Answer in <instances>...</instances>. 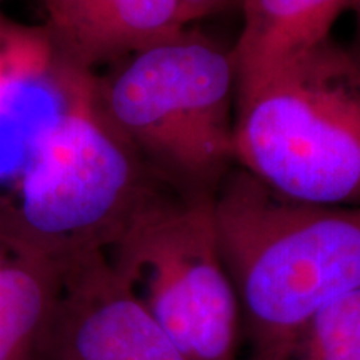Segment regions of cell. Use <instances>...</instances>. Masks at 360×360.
<instances>
[{
    "instance_id": "5",
    "label": "cell",
    "mask_w": 360,
    "mask_h": 360,
    "mask_svg": "<svg viewBox=\"0 0 360 360\" xmlns=\"http://www.w3.org/2000/svg\"><path fill=\"white\" fill-rule=\"evenodd\" d=\"M187 360H236L242 319L220 254L212 197L157 186L103 250Z\"/></svg>"
},
{
    "instance_id": "10",
    "label": "cell",
    "mask_w": 360,
    "mask_h": 360,
    "mask_svg": "<svg viewBox=\"0 0 360 360\" xmlns=\"http://www.w3.org/2000/svg\"><path fill=\"white\" fill-rule=\"evenodd\" d=\"M289 360H360V289L319 309L300 328Z\"/></svg>"
},
{
    "instance_id": "8",
    "label": "cell",
    "mask_w": 360,
    "mask_h": 360,
    "mask_svg": "<svg viewBox=\"0 0 360 360\" xmlns=\"http://www.w3.org/2000/svg\"><path fill=\"white\" fill-rule=\"evenodd\" d=\"M352 0H244V27L232 47L237 96L330 39Z\"/></svg>"
},
{
    "instance_id": "2",
    "label": "cell",
    "mask_w": 360,
    "mask_h": 360,
    "mask_svg": "<svg viewBox=\"0 0 360 360\" xmlns=\"http://www.w3.org/2000/svg\"><path fill=\"white\" fill-rule=\"evenodd\" d=\"M57 102L0 231L62 260L105 250L160 180L103 112L97 74L60 62Z\"/></svg>"
},
{
    "instance_id": "4",
    "label": "cell",
    "mask_w": 360,
    "mask_h": 360,
    "mask_svg": "<svg viewBox=\"0 0 360 360\" xmlns=\"http://www.w3.org/2000/svg\"><path fill=\"white\" fill-rule=\"evenodd\" d=\"M236 165L270 191L360 205V70L327 39L236 97Z\"/></svg>"
},
{
    "instance_id": "9",
    "label": "cell",
    "mask_w": 360,
    "mask_h": 360,
    "mask_svg": "<svg viewBox=\"0 0 360 360\" xmlns=\"http://www.w3.org/2000/svg\"><path fill=\"white\" fill-rule=\"evenodd\" d=\"M62 285V262L0 231V360H34Z\"/></svg>"
},
{
    "instance_id": "1",
    "label": "cell",
    "mask_w": 360,
    "mask_h": 360,
    "mask_svg": "<svg viewBox=\"0 0 360 360\" xmlns=\"http://www.w3.org/2000/svg\"><path fill=\"white\" fill-rule=\"evenodd\" d=\"M214 217L252 360H289L305 322L360 289V205L289 199L236 165Z\"/></svg>"
},
{
    "instance_id": "12",
    "label": "cell",
    "mask_w": 360,
    "mask_h": 360,
    "mask_svg": "<svg viewBox=\"0 0 360 360\" xmlns=\"http://www.w3.org/2000/svg\"><path fill=\"white\" fill-rule=\"evenodd\" d=\"M349 11L354 13L355 27H354L352 42H350L345 49H347L350 58H352L354 64L357 65V69L360 70V0H352Z\"/></svg>"
},
{
    "instance_id": "7",
    "label": "cell",
    "mask_w": 360,
    "mask_h": 360,
    "mask_svg": "<svg viewBox=\"0 0 360 360\" xmlns=\"http://www.w3.org/2000/svg\"><path fill=\"white\" fill-rule=\"evenodd\" d=\"M53 56L92 70L164 42L191 24L180 0H44Z\"/></svg>"
},
{
    "instance_id": "14",
    "label": "cell",
    "mask_w": 360,
    "mask_h": 360,
    "mask_svg": "<svg viewBox=\"0 0 360 360\" xmlns=\"http://www.w3.org/2000/svg\"><path fill=\"white\" fill-rule=\"evenodd\" d=\"M4 2V0H0V4H2ZM0 13H2V12H0Z\"/></svg>"
},
{
    "instance_id": "3",
    "label": "cell",
    "mask_w": 360,
    "mask_h": 360,
    "mask_svg": "<svg viewBox=\"0 0 360 360\" xmlns=\"http://www.w3.org/2000/svg\"><path fill=\"white\" fill-rule=\"evenodd\" d=\"M97 94L157 180L184 195L215 199L236 167L232 49L184 29L97 75Z\"/></svg>"
},
{
    "instance_id": "11",
    "label": "cell",
    "mask_w": 360,
    "mask_h": 360,
    "mask_svg": "<svg viewBox=\"0 0 360 360\" xmlns=\"http://www.w3.org/2000/svg\"><path fill=\"white\" fill-rule=\"evenodd\" d=\"M180 2H182L188 22H195L202 17L240 8L244 0H180Z\"/></svg>"
},
{
    "instance_id": "6",
    "label": "cell",
    "mask_w": 360,
    "mask_h": 360,
    "mask_svg": "<svg viewBox=\"0 0 360 360\" xmlns=\"http://www.w3.org/2000/svg\"><path fill=\"white\" fill-rule=\"evenodd\" d=\"M34 360H187L135 300L103 250L62 260V285Z\"/></svg>"
},
{
    "instance_id": "13",
    "label": "cell",
    "mask_w": 360,
    "mask_h": 360,
    "mask_svg": "<svg viewBox=\"0 0 360 360\" xmlns=\"http://www.w3.org/2000/svg\"><path fill=\"white\" fill-rule=\"evenodd\" d=\"M12 29H13V24H11L7 19H4V15L0 13V47L6 44V40L8 39V35H11Z\"/></svg>"
}]
</instances>
